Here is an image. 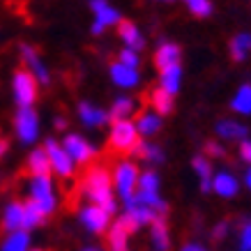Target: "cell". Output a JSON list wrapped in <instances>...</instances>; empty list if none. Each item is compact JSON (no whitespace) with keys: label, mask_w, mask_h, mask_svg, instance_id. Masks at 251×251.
<instances>
[{"label":"cell","mask_w":251,"mask_h":251,"mask_svg":"<svg viewBox=\"0 0 251 251\" xmlns=\"http://www.w3.org/2000/svg\"><path fill=\"white\" fill-rule=\"evenodd\" d=\"M78 196H81V201L106 207L108 212L113 214L120 212V201H118L113 189L111 166L99 159L83 168V173L78 177Z\"/></svg>","instance_id":"1"},{"label":"cell","mask_w":251,"mask_h":251,"mask_svg":"<svg viewBox=\"0 0 251 251\" xmlns=\"http://www.w3.org/2000/svg\"><path fill=\"white\" fill-rule=\"evenodd\" d=\"M23 198L30 201L51 219L62 207V187L53 173L28 175L23 182Z\"/></svg>","instance_id":"2"},{"label":"cell","mask_w":251,"mask_h":251,"mask_svg":"<svg viewBox=\"0 0 251 251\" xmlns=\"http://www.w3.org/2000/svg\"><path fill=\"white\" fill-rule=\"evenodd\" d=\"M12 141L21 148H35L44 141V120L37 106H21L12 113Z\"/></svg>","instance_id":"3"},{"label":"cell","mask_w":251,"mask_h":251,"mask_svg":"<svg viewBox=\"0 0 251 251\" xmlns=\"http://www.w3.org/2000/svg\"><path fill=\"white\" fill-rule=\"evenodd\" d=\"M143 164L138 159H134L131 154L127 157H118L111 164V177H113V189L115 196L120 201V205L129 203L136 198V189H138V177H141Z\"/></svg>","instance_id":"4"},{"label":"cell","mask_w":251,"mask_h":251,"mask_svg":"<svg viewBox=\"0 0 251 251\" xmlns=\"http://www.w3.org/2000/svg\"><path fill=\"white\" fill-rule=\"evenodd\" d=\"M161 173L159 168L154 166H143L141 171V177H138V189H136V201L143 203V205L152 207L157 214L166 217L168 212V203L164 198V191H161Z\"/></svg>","instance_id":"5"},{"label":"cell","mask_w":251,"mask_h":251,"mask_svg":"<svg viewBox=\"0 0 251 251\" xmlns=\"http://www.w3.org/2000/svg\"><path fill=\"white\" fill-rule=\"evenodd\" d=\"M39 95H42V85L25 67H16L9 76V97L14 108L21 106H37Z\"/></svg>","instance_id":"6"},{"label":"cell","mask_w":251,"mask_h":251,"mask_svg":"<svg viewBox=\"0 0 251 251\" xmlns=\"http://www.w3.org/2000/svg\"><path fill=\"white\" fill-rule=\"evenodd\" d=\"M74 217H76L78 228L92 237L106 235V230L111 228V224L115 219V214L108 212L106 207L97 205V203H88V201H81V205L76 207Z\"/></svg>","instance_id":"7"},{"label":"cell","mask_w":251,"mask_h":251,"mask_svg":"<svg viewBox=\"0 0 251 251\" xmlns=\"http://www.w3.org/2000/svg\"><path fill=\"white\" fill-rule=\"evenodd\" d=\"M138 141H141V134L134 120H111V125L106 127V145L118 157L131 154L136 150Z\"/></svg>","instance_id":"8"},{"label":"cell","mask_w":251,"mask_h":251,"mask_svg":"<svg viewBox=\"0 0 251 251\" xmlns=\"http://www.w3.org/2000/svg\"><path fill=\"white\" fill-rule=\"evenodd\" d=\"M42 145L46 148V154H49L51 173H53L60 182H69V180H74L81 168L76 166V161L72 159V154L67 152V148L62 145L60 136H44Z\"/></svg>","instance_id":"9"},{"label":"cell","mask_w":251,"mask_h":251,"mask_svg":"<svg viewBox=\"0 0 251 251\" xmlns=\"http://www.w3.org/2000/svg\"><path fill=\"white\" fill-rule=\"evenodd\" d=\"M62 145L67 148V152L72 154V159L76 161L78 168H85L90 166V164H95V161L99 159V154H101V150H99V145L92 141L88 134H83V131H65L60 136Z\"/></svg>","instance_id":"10"},{"label":"cell","mask_w":251,"mask_h":251,"mask_svg":"<svg viewBox=\"0 0 251 251\" xmlns=\"http://www.w3.org/2000/svg\"><path fill=\"white\" fill-rule=\"evenodd\" d=\"M88 9L92 14V21H90L92 37H104L108 30H115L118 23L125 19L122 12L115 7L111 0H88Z\"/></svg>","instance_id":"11"},{"label":"cell","mask_w":251,"mask_h":251,"mask_svg":"<svg viewBox=\"0 0 251 251\" xmlns=\"http://www.w3.org/2000/svg\"><path fill=\"white\" fill-rule=\"evenodd\" d=\"M16 55H19L21 67L28 69L32 76L39 81L42 88H49V85L53 83V72H51V67H49V62L44 60L42 51H39L32 42H19V46H16Z\"/></svg>","instance_id":"12"},{"label":"cell","mask_w":251,"mask_h":251,"mask_svg":"<svg viewBox=\"0 0 251 251\" xmlns=\"http://www.w3.org/2000/svg\"><path fill=\"white\" fill-rule=\"evenodd\" d=\"M74 118L85 131H106V127L111 125L108 106H101L92 99H78L74 106Z\"/></svg>","instance_id":"13"},{"label":"cell","mask_w":251,"mask_h":251,"mask_svg":"<svg viewBox=\"0 0 251 251\" xmlns=\"http://www.w3.org/2000/svg\"><path fill=\"white\" fill-rule=\"evenodd\" d=\"M108 81L113 88H118V92H134L141 88L143 83V74H141V67H134V65H127L122 60H111L106 69Z\"/></svg>","instance_id":"14"},{"label":"cell","mask_w":251,"mask_h":251,"mask_svg":"<svg viewBox=\"0 0 251 251\" xmlns=\"http://www.w3.org/2000/svg\"><path fill=\"white\" fill-rule=\"evenodd\" d=\"M115 217H118V219H120L134 235H136L138 230L148 228V226H150L157 217H161V214H157L152 207L143 205V203H138L136 198H134V201H129V203L120 205V212L115 214Z\"/></svg>","instance_id":"15"},{"label":"cell","mask_w":251,"mask_h":251,"mask_svg":"<svg viewBox=\"0 0 251 251\" xmlns=\"http://www.w3.org/2000/svg\"><path fill=\"white\" fill-rule=\"evenodd\" d=\"M25 228V198H7L0 205V230Z\"/></svg>","instance_id":"16"},{"label":"cell","mask_w":251,"mask_h":251,"mask_svg":"<svg viewBox=\"0 0 251 251\" xmlns=\"http://www.w3.org/2000/svg\"><path fill=\"white\" fill-rule=\"evenodd\" d=\"M134 159H138L143 166H154L159 168L164 161H166V150L161 148L154 138H141L136 145V150L131 152Z\"/></svg>","instance_id":"17"},{"label":"cell","mask_w":251,"mask_h":251,"mask_svg":"<svg viewBox=\"0 0 251 251\" xmlns=\"http://www.w3.org/2000/svg\"><path fill=\"white\" fill-rule=\"evenodd\" d=\"M214 136L224 143H240L244 138H249V127L237 118H221L214 122Z\"/></svg>","instance_id":"18"},{"label":"cell","mask_w":251,"mask_h":251,"mask_svg":"<svg viewBox=\"0 0 251 251\" xmlns=\"http://www.w3.org/2000/svg\"><path fill=\"white\" fill-rule=\"evenodd\" d=\"M240 177H237L230 168H219V171H214L212 175V194L219 198H235L240 194Z\"/></svg>","instance_id":"19"},{"label":"cell","mask_w":251,"mask_h":251,"mask_svg":"<svg viewBox=\"0 0 251 251\" xmlns=\"http://www.w3.org/2000/svg\"><path fill=\"white\" fill-rule=\"evenodd\" d=\"M138 111H141V104L131 92H118L108 104L111 120H134Z\"/></svg>","instance_id":"20"},{"label":"cell","mask_w":251,"mask_h":251,"mask_svg":"<svg viewBox=\"0 0 251 251\" xmlns=\"http://www.w3.org/2000/svg\"><path fill=\"white\" fill-rule=\"evenodd\" d=\"M152 62L157 69L180 65L182 62V46L177 44V42H173V39H161L152 51Z\"/></svg>","instance_id":"21"},{"label":"cell","mask_w":251,"mask_h":251,"mask_svg":"<svg viewBox=\"0 0 251 251\" xmlns=\"http://www.w3.org/2000/svg\"><path fill=\"white\" fill-rule=\"evenodd\" d=\"M115 35L120 39V46H129V49H136V51H143L148 39H145V32L141 30V25L134 23L131 19H122L115 28Z\"/></svg>","instance_id":"22"},{"label":"cell","mask_w":251,"mask_h":251,"mask_svg":"<svg viewBox=\"0 0 251 251\" xmlns=\"http://www.w3.org/2000/svg\"><path fill=\"white\" fill-rule=\"evenodd\" d=\"M134 122H136V129H138V134H141V138H154L164 129V115L157 113V111L150 106L141 108L136 113V118H134Z\"/></svg>","instance_id":"23"},{"label":"cell","mask_w":251,"mask_h":251,"mask_svg":"<svg viewBox=\"0 0 251 251\" xmlns=\"http://www.w3.org/2000/svg\"><path fill=\"white\" fill-rule=\"evenodd\" d=\"M131 233L118 217L113 219L111 228L106 230V251H131Z\"/></svg>","instance_id":"24"},{"label":"cell","mask_w":251,"mask_h":251,"mask_svg":"<svg viewBox=\"0 0 251 251\" xmlns=\"http://www.w3.org/2000/svg\"><path fill=\"white\" fill-rule=\"evenodd\" d=\"M191 171L198 177V187L203 194H210L212 191V175H214V164L212 159L207 157L205 152L194 154L191 157Z\"/></svg>","instance_id":"25"},{"label":"cell","mask_w":251,"mask_h":251,"mask_svg":"<svg viewBox=\"0 0 251 251\" xmlns=\"http://www.w3.org/2000/svg\"><path fill=\"white\" fill-rule=\"evenodd\" d=\"M159 76H157V85L164 88L166 92H171L173 97L180 95L182 90V83H184V67L182 62L180 65H171V67H164V69H157Z\"/></svg>","instance_id":"26"},{"label":"cell","mask_w":251,"mask_h":251,"mask_svg":"<svg viewBox=\"0 0 251 251\" xmlns=\"http://www.w3.org/2000/svg\"><path fill=\"white\" fill-rule=\"evenodd\" d=\"M148 240H150V249H157V251L171 249V228H168L166 217H157L148 226Z\"/></svg>","instance_id":"27"},{"label":"cell","mask_w":251,"mask_h":251,"mask_svg":"<svg viewBox=\"0 0 251 251\" xmlns=\"http://www.w3.org/2000/svg\"><path fill=\"white\" fill-rule=\"evenodd\" d=\"M23 168L28 175H39V173H51V164H49V154L42 143L35 148H28L25 159H23Z\"/></svg>","instance_id":"28"},{"label":"cell","mask_w":251,"mask_h":251,"mask_svg":"<svg viewBox=\"0 0 251 251\" xmlns=\"http://www.w3.org/2000/svg\"><path fill=\"white\" fill-rule=\"evenodd\" d=\"M30 247H35L32 244V230H7L0 237V251H28Z\"/></svg>","instance_id":"29"},{"label":"cell","mask_w":251,"mask_h":251,"mask_svg":"<svg viewBox=\"0 0 251 251\" xmlns=\"http://www.w3.org/2000/svg\"><path fill=\"white\" fill-rule=\"evenodd\" d=\"M148 104H150V108H154L157 113H161L164 118L166 115L173 113V108H175V97L171 95V92H166L164 88H152L150 90V95H148Z\"/></svg>","instance_id":"30"},{"label":"cell","mask_w":251,"mask_h":251,"mask_svg":"<svg viewBox=\"0 0 251 251\" xmlns=\"http://www.w3.org/2000/svg\"><path fill=\"white\" fill-rule=\"evenodd\" d=\"M230 111L237 115H251V81L237 85L235 95L230 97Z\"/></svg>","instance_id":"31"},{"label":"cell","mask_w":251,"mask_h":251,"mask_svg":"<svg viewBox=\"0 0 251 251\" xmlns=\"http://www.w3.org/2000/svg\"><path fill=\"white\" fill-rule=\"evenodd\" d=\"M228 53L235 62H244L251 53V32H237L235 37L230 39Z\"/></svg>","instance_id":"32"},{"label":"cell","mask_w":251,"mask_h":251,"mask_svg":"<svg viewBox=\"0 0 251 251\" xmlns=\"http://www.w3.org/2000/svg\"><path fill=\"white\" fill-rule=\"evenodd\" d=\"M187 12L196 19H207V16L214 14V2L212 0H180Z\"/></svg>","instance_id":"33"},{"label":"cell","mask_w":251,"mask_h":251,"mask_svg":"<svg viewBox=\"0 0 251 251\" xmlns=\"http://www.w3.org/2000/svg\"><path fill=\"white\" fill-rule=\"evenodd\" d=\"M46 221H49V217H46L42 210H39L35 203H30V201H25V230H37L42 228Z\"/></svg>","instance_id":"34"},{"label":"cell","mask_w":251,"mask_h":251,"mask_svg":"<svg viewBox=\"0 0 251 251\" xmlns=\"http://www.w3.org/2000/svg\"><path fill=\"white\" fill-rule=\"evenodd\" d=\"M143 51H136V49H129V46H120L118 49V53H115V58L122 62H127V65H134V67H141L143 65Z\"/></svg>","instance_id":"35"},{"label":"cell","mask_w":251,"mask_h":251,"mask_svg":"<svg viewBox=\"0 0 251 251\" xmlns=\"http://www.w3.org/2000/svg\"><path fill=\"white\" fill-rule=\"evenodd\" d=\"M237 251H251V217L242 219L237 230Z\"/></svg>","instance_id":"36"},{"label":"cell","mask_w":251,"mask_h":251,"mask_svg":"<svg viewBox=\"0 0 251 251\" xmlns=\"http://www.w3.org/2000/svg\"><path fill=\"white\" fill-rule=\"evenodd\" d=\"M205 154L210 157V159H224L226 157V148H224V141H207L205 143Z\"/></svg>","instance_id":"37"},{"label":"cell","mask_w":251,"mask_h":251,"mask_svg":"<svg viewBox=\"0 0 251 251\" xmlns=\"http://www.w3.org/2000/svg\"><path fill=\"white\" fill-rule=\"evenodd\" d=\"M237 157L244 166H251V138H244L237 143Z\"/></svg>","instance_id":"38"},{"label":"cell","mask_w":251,"mask_h":251,"mask_svg":"<svg viewBox=\"0 0 251 251\" xmlns=\"http://www.w3.org/2000/svg\"><path fill=\"white\" fill-rule=\"evenodd\" d=\"M69 125H72V122H69V118H67V115H62V113L53 115V120H51V127H53V131L58 134V136H62L65 131L72 129Z\"/></svg>","instance_id":"39"},{"label":"cell","mask_w":251,"mask_h":251,"mask_svg":"<svg viewBox=\"0 0 251 251\" xmlns=\"http://www.w3.org/2000/svg\"><path fill=\"white\" fill-rule=\"evenodd\" d=\"M230 233V224L228 221H219V224H214L212 226V240L221 242V240H226V235Z\"/></svg>","instance_id":"40"},{"label":"cell","mask_w":251,"mask_h":251,"mask_svg":"<svg viewBox=\"0 0 251 251\" xmlns=\"http://www.w3.org/2000/svg\"><path fill=\"white\" fill-rule=\"evenodd\" d=\"M9 154H12V138L5 136V134H0V164L7 161Z\"/></svg>","instance_id":"41"},{"label":"cell","mask_w":251,"mask_h":251,"mask_svg":"<svg viewBox=\"0 0 251 251\" xmlns=\"http://www.w3.org/2000/svg\"><path fill=\"white\" fill-rule=\"evenodd\" d=\"M180 251H207V247L203 242H198V240H189V242H184L180 247Z\"/></svg>","instance_id":"42"},{"label":"cell","mask_w":251,"mask_h":251,"mask_svg":"<svg viewBox=\"0 0 251 251\" xmlns=\"http://www.w3.org/2000/svg\"><path fill=\"white\" fill-rule=\"evenodd\" d=\"M76 251H106L101 244H97V242H88V244H81Z\"/></svg>","instance_id":"43"},{"label":"cell","mask_w":251,"mask_h":251,"mask_svg":"<svg viewBox=\"0 0 251 251\" xmlns=\"http://www.w3.org/2000/svg\"><path fill=\"white\" fill-rule=\"evenodd\" d=\"M244 184L249 187V191H251V166H247V173H244Z\"/></svg>","instance_id":"44"},{"label":"cell","mask_w":251,"mask_h":251,"mask_svg":"<svg viewBox=\"0 0 251 251\" xmlns=\"http://www.w3.org/2000/svg\"><path fill=\"white\" fill-rule=\"evenodd\" d=\"M148 2H159V5H166V2H173V0H148Z\"/></svg>","instance_id":"45"},{"label":"cell","mask_w":251,"mask_h":251,"mask_svg":"<svg viewBox=\"0 0 251 251\" xmlns=\"http://www.w3.org/2000/svg\"><path fill=\"white\" fill-rule=\"evenodd\" d=\"M28 251H46V249H42V247H30Z\"/></svg>","instance_id":"46"},{"label":"cell","mask_w":251,"mask_h":251,"mask_svg":"<svg viewBox=\"0 0 251 251\" xmlns=\"http://www.w3.org/2000/svg\"><path fill=\"white\" fill-rule=\"evenodd\" d=\"M0 180H2V171H0Z\"/></svg>","instance_id":"47"},{"label":"cell","mask_w":251,"mask_h":251,"mask_svg":"<svg viewBox=\"0 0 251 251\" xmlns=\"http://www.w3.org/2000/svg\"><path fill=\"white\" fill-rule=\"evenodd\" d=\"M150 251H157V249H150Z\"/></svg>","instance_id":"48"}]
</instances>
